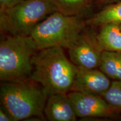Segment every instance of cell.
<instances>
[{
	"mask_svg": "<svg viewBox=\"0 0 121 121\" xmlns=\"http://www.w3.org/2000/svg\"><path fill=\"white\" fill-rule=\"evenodd\" d=\"M30 78L40 85L48 95L71 91L78 68L67 58L63 48L39 49L33 57Z\"/></svg>",
	"mask_w": 121,
	"mask_h": 121,
	"instance_id": "cell-1",
	"label": "cell"
},
{
	"mask_svg": "<svg viewBox=\"0 0 121 121\" xmlns=\"http://www.w3.org/2000/svg\"><path fill=\"white\" fill-rule=\"evenodd\" d=\"M48 95L40 85L28 79L3 81L0 87L1 107L13 121L45 118L44 110Z\"/></svg>",
	"mask_w": 121,
	"mask_h": 121,
	"instance_id": "cell-2",
	"label": "cell"
},
{
	"mask_svg": "<svg viewBox=\"0 0 121 121\" xmlns=\"http://www.w3.org/2000/svg\"><path fill=\"white\" fill-rule=\"evenodd\" d=\"M38 49L31 37L6 35L0 43V79L13 82L30 79L31 60Z\"/></svg>",
	"mask_w": 121,
	"mask_h": 121,
	"instance_id": "cell-3",
	"label": "cell"
},
{
	"mask_svg": "<svg viewBox=\"0 0 121 121\" xmlns=\"http://www.w3.org/2000/svg\"><path fill=\"white\" fill-rule=\"evenodd\" d=\"M86 25L82 17L56 11L38 24L30 36L38 50L54 47L69 49Z\"/></svg>",
	"mask_w": 121,
	"mask_h": 121,
	"instance_id": "cell-4",
	"label": "cell"
},
{
	"mask_svg": "<svg viewBox=\"0 0 121 121\" xmlns=\"http://www.w3.org/2000/svg\"><path fill=\"white\" fill-rule=\"evenodd\" d=\"M58 11L52 0H22L0 11V29L6 35L29 36L36 26Z\"/></svg>",
	"mask_w": 121,
	"mask_h": 121,
	"instance_id": "cell-5",
	"label": "cell"
},
{
	"mask_svg": "<svg viewBox=\"0 0 121 121\" xmlns=\"http://www.w3.org/2000/svg\"><path fill=\"white\" fill-rule=\"evenodd\" d=\"M70 60L78 67L97 69L103 49L97 39V33L85 28L68 49Z\"/></svg>",
	"mask_w": 121,
	"mask_h": 121,
	"instance_id": "cell-6",
	"label": "cell"
},
{
	"mask_svg": "<svg viewBox=\"0 0 121 121\" xmlns=\"http://www.w3.org/2000/svg\"><path fill=\"white\" fill-rule=\"evenodd\" d=\"M78 117L120 119L121 112L110 105L102 96L77 91L68 93Z\"/></svg>",
	"mask_w": 121,
	"mask_h": 121,
	"instance_id": "cell-7",
	"label": "cell"
},
{
	"mask_svg": "<svg viewBox=\"0 0 121 121\" xmlns=\"http://www.w3.org/2000/svg\"><path fill=\"white\" fill-rule=\"evenodd\" d=\"M71 91L102 96L112 84L110 78L100 69L78 67Z\"/></svg>",
	"mask_w": 121,
	"mask_h": 121,
	"instance_id": "cell-8",
	"label": "cell"
},
{
	"mask_svg": "<svg viewBox=\"0 0 121 121\" xmlns=\"http://www.w3.org/2000/svg\"><path fill=\"white\" fill-rule=\"evenodd\" d=\"M44 114L49 121H75L78 117L68 93L49 95Z\"/></svg>",
	"mask_w": 121,
	"mask_h": 121,
	"instance_id": "cell-9",
	"label": "cell"
},
{
	"mask_svg": "<svg viewBox=\"0 0 121 121\" xmlns=\"http://www.w3.org/2000/svg\"><path fill=\"white\" fill-rule=\"evenodd\" d=\"M97 39L103 51L121 52V26L108 24L101 26Z\"/></svg>",
	"mask_w": 121,
	"mask_h": 121,
	"instance_id": "cell-10",
	"label": "cell"
},
{
	"mask_svg": "<svg viewBox=\"0 0 121 121\" xmlns=\"http://www.w3.org/2000/svg\"><path fill=\"white\" fill-rule=\"evenodd\" d=\"M86 25L100 27L108 24H121V0L112 3L86 20Z\"/></svg>",
	"mask_w": 121,
	"mask_h": 121,
	"instance_id": "cell-11",
	"label": "cell"
},
{
	"mask_svg": "<svg viewBox=\"0 0 121 121\" xmlns=\"http://www.w3.org/2000/svg\"><path fill=\"white\" fill-rule=\"evenodd\" d=\"M99 68L110 78L121 81V52L104 51Z\"/></svg>",
	"mask_w": 121,
	"mask_h": 121,
	"instance_id": "cell-12",
	"label": "cell"
},
{
	"mask_svg": "<svg viewBox=\"0 0 121 121\" xmlns=\"http://www.w3.org/2000/svg\"><path fill=\"white\" fill-rule=\"evenodd\" d=\"M60 11L69 16L82 17L92 6L93 0H52Z\"/></svg>",
	"mask_w": 121,
	"mask_h": 121,
	"instance_id": "cell-13",
	"label": "cell"
},
{
	"mask_svg": "<svg viewBox=\"0 0 121 121\" xmlns=\"http://www.w3.org/2000/svg\"><path fill=\"white\" fill-rule=\"evenodd\" d=\"M102 97L113 108L121 112V81L114 80Z\"/></svg>",
	"mask_w": 121,
	"mask_h": 121,
	"instance_id": "cell-14",
	"label": "cell"
},
{
	"mask_svg": "<svg viewBox=\"0 0 121 121\" xmlns=\"http://www.w3.org/2000/svg\"><path fill=\"white\" fill-rule=\"evenodd\" d=\"M22 1V0H0V11L11 8Z\"/></svg>",
	"mask_w": 121,
	"mask_h": 121,
	"instance_id": "cell-15",
	"label": "cell"
},
{
	"mask_svg": "<svg viewBox=\"0 0 121 121\" xmlns=\"http://www.w3.org/2000/svg\"><path fill=\"white\" fill-rule=\"evenodd\" d=\"M0 121H13L10 114L1 107L0 108Z\"/></svg>",
	"mask_w": 121,
	"mask_h": 121,
	"instance_id": "cell-16",
	"label": "cell"
},
{
	"mask_svg": "<svg viewBox=\"0 0 121 121\" xmlns=\"http://www.w3.org/2000/svg\"><path fill=\"white\" fill-rule=\"evenodd\" d=\"M100 2L104 4H112V3H114L118 2V1H121V0H98Z\"/></svg>",
	"mask_w": 121,
	"mask_h": 121,
	"instance_id": "cell-17",
	"label": "cell"
},
{
	"mask_svg": "<svg viewBox=\"0 0 121 121\" xmlns=\"http://www.w3.org/2000/svg\"></svg>",
	"mask_w": 121,
	"mask_h": 121,
	"instance_id": "cell-18",
	"label": "cell"
}]
</instances>
